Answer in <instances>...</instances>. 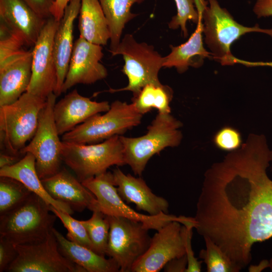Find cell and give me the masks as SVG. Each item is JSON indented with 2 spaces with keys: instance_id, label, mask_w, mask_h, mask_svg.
Masks as SVG:
<instances>
[{
  "instance_id": "21",
  "label": "cell",
  "mask_w": 272,
  "mask_h": 272,
  "mask_svg": "<svg viewBox=\"0 0 272 272\" xmlns=\"http://www.w3.org/2000/svg\"><path fill=\"white\" fill-rule=\"evenodd\" d=\"M81 0H71L65 9L64 15L59 22L53 40V55L57 74L56 96L61 93L74 45L73 29L75 19L79 14Z\"/></svg>"
},
{
  "instance_id": "3",
  "label": "cell",
  "mask_w": 272,
  "mask_h": 272,
  "mask_svg": "<svg viewBox=\"0 0 272 272\" xmlns=\"http://www.w3.org/2000/svg\"><path fill=\"white\" fill-rule=\"evenodd\" d=\"M182 123L170 113H159L141 137L120 135L125 164L135 175L141 176L149 160L167 147H174L181 142L182 135L179 129Z\"/></svg>"
},
{
  "instance_id": "42",
  "label": "cell",
  "mask_w": 272,
  "mask_h": 272,
  "mask_svg": "<svg viewBox=\"0 0 272 272\" xmlns=\"http://www.w3.org/2000/svg\"><path fill=\"white\" fill-rule=\"evenodd\" d=\"M240 63L247 66H269L272 67V61L269 62H251L246 60H241L236 57L234 58V64Z\"/></svg>"
},
{
  "instance_id": "6",
  "label": "cell",
  "mask_w": 272,
  "mask_h": 272,
  "mask_svg": "<svg viewBox=\"0 0 272 272\" xmlns=\"http://www.w3.org/2000/svg\"><path fill=\"white\" fill-rule=\"evenodd\" d=\"M202 8L203 32L205 41L212 51L213 58L222 65L234 64L233 56L230 51L231 44L241 36L249 32H260L272 37V29L244 26L236 22L230 13L222 8L217 0H207Z\"/></svg>"
},
{
  "instance_id": "19",
  "label": "cell",
  "mask_w": 272,
  "mask_h": 272,
  "mask_svg": "<svg viewBox=\"0 0 272 272\" xmlns=\"http://www.w3.org/2000/svg\"><path fill=\"white\" fill-rule=\"evenodd\" d=\"M41 181L54 199L67 205L73 211L81 212L85 209L92 212L96 210L97 200L95 195L65 168Z\"/></svg>"
},
{
  "instance_id": "4",
  "label": "cell",
  "mask_w": 272,
  "mask_h": 272,
  "mask_svg": "<svg viewBox=\"0 0 272 272\" xmlns=\"http://www.w3.org/2000/svg\"><path fill=\"white\" fill-rule=\"evenodd\" d=\"M46 99L26 91L14 103L0 106L1 144L7 153L19 156L32 139Z\"/></svg>"
},
{
  "instance_id": "11",
  "label": "cell",
  "mask_w": 272,
  "mask_h": 272,
  "mask_svg": "<svg viewBox=\"0 0 272 272\" xmlns=\"http://www.w3.org/2000/svg\"><path fill=\"white\" fill-rule=\"evenodd\" d=\"M107 217L110 229L106 255L116 262L120 272L131 271L134 263L150 245L152 238L149 230L138 221L120 217Z\"/></svg>"
},
{
  "instance_id": "34",
  "label": "cell",
  "mask_w": 272,
  "mask_h": 272,
  "mask_svg": "<svg viewBox=\"0 0 272 272\" xmlns=\"http://www.w3.org/2000/svg\"><path fill=\"white\" fill-rule=\"evenodd\" d=\"M23 42L0 23V62L23 49Z\"/></svg>"
},
{
  "instance_id": "14",
  "label": "cell",
  "mask_w": 272,
  "mask_h": 272,
  "mask_svg": "<svg viewBox=\"0 0 272 272\" xmlns=\"http://www.w3.org/2000/svg\"><path fill=\"white\" fill-rule=\"evenodd\" d=\"M185 255L182 224L171 221L157 231L148 249L134 263L131 272H158L170 260Z\"/></svg>"
},
{
  "instance_id": "17",
  "label": "cell",
  "mask_w": 272,
  "mask_h": 272,
  "mask_svg": "<svg viewBox=\"0 0 272 272\" xmlns=\"http://www.w3.org/2000/svg\"><path fill=\"white\" fill-rule=\"evenodd\" d=\"M47 20L23 0H0L1 23L25 46H34Z\"/></svg>"
},
{
  "instance_id": "31",
  "label": "cell",
  "mask_w": 272,
  "mask_h": 272,
  "mask_svg": "<svg viewBox=\"0 0 272 272\" xmlns=\"http://www.w3.org/2000/svg\"><path fill=\"white\" fill-rule=\"evenodd\" d=\"M50 211L61 221L67 230L66 238L79 245L94 251L87 230L81 221L73 218L71 214L50 206Z\"/></svg>"
},
{
  "instance_id": "7",
  "label": "cell",
  "mask_w": 272,
  "mask_h": 272,
  "mask_svg": "<svg viewBox=\"0 0 272 272\" xmlns=\"http://www.w3.org/2000/svg\"><path fill=\"white\" fill-rule=\"evenodd\" d=\"M142 116L132 103L116 100L103 115L97 114L63 134L61 141L79 144L100 143L139 125Z\"/></svg>"
},
{
  "instance_id": "12",
  "label": "cell",
  "mask_w": 272,
  "mask_h": 272,
  "mask_svg": "<svg viewBox=\"0 0 272 272\" xmlns=\"http://www.w3.org/2000/svg\"><path fill=\"white\" fill-rule=\"evenodd\" d=\"M15 246L18 255L7 271L87 272L61 253L53 230L39 242Z\"/></svg>"
},
{
  "instance_id": "9",
  "label": "cell",
  "mask_w": 272,
  "mask_h": 272,
  "mask_svg": "<svg viewBox=\"0 0 272 272\" xmlns=\"http://www.w3.org/2000/svg\"><path fill=\"white\" fill-rule=\"evenodd\" d=\"M112 55H121L124 60L122 72L127 76L128 85L113 92L129 91L133 96L146 85L160 83L158 73L165 58L146 43H139L131 34H126Z\"/></svg>"
},
{
  "instance_id": "44",
  "label": "cell",
  "mask_w": 272,
  "mask_h": 272,
  "mask_svg": "<svg viewBox=\"0 0 272 272\" xmlns=\"http://www.w3.org/2000/svg\"><path fill=\"white\" fill-rule=\"evenodd\" d=\"M270 163L272 166V150H270Z\"/></svg>"
},
{
  "instance_id": "32",
  "label": "cell",
  "mask_w": 272,
  "mask_h": 272,
  "mask_svg": "<svg viewBox=\"0 0 272 272\" xmlns=\"http://www.w3.org/2000/svg\"><path fill=\"white\" fill-rule=\"evenodd\" d=\"M177 7V13L169 24V28L177 29L180 27L185 37L187 35L186 23L188 20L197 23L198 13L194 8V0H174Z\"/></svg>"
},
{
  "instance_id": "22",
  "label": "cell",
  "mask_w": 272,
  "mask_h": 272,
  "mask_svg": "<svg viewBox=\"0 0 272 272\" xmlns=\"http://www.w3.org/2000/svg\"><path fill=\"white\" fill-rule=\"evenodd\" d=\"M0 176L14 178L49 205L71 215L74 213L69 206L54 199L45 190L36 170L35 158L30 153H26L16 164L0 168Z\"/></svg>"
},
{
  "instance_id": "25",
  "label": "cell",
  "mask_w": 272,
  "mask_h": 272,
  "mask_svg": "<svg viewBox=\"0 0 272 272\" xmlns=\"http://www.w3.org/2000/svg\"><path fill=\"white\" fill-rule=\"evenodd\" d=\"M78 29L79 36L88 41L101 46L107 44L110 32L99 0H81Z\"/></svg>"
},
{
  "instance_id": "18",
  "label": "cell",
  "mask_w": 272,
  "mask_h": 272,
  "mask_svg": "<svg viewBox=\"0 0 272 272\" xmlns=\"http://www.w3.org/2000/svg\"><path fill=\"white\" fill-rule=\"evenodd\" d=\"M108 101L96 102L80 95L74 89L58 102L53 108V117L59 135H63L91 117L107 111Z\"/></svg>"
},
{
  "instance_id": "37",
  "label": "cell",
  "mask_w": 272,
  "mask_h": 272,
  "mask_svg": "<svg viewBox=\"0 0 272 272\" xmlns=\"http://www.w3.org/2000/svg\"><path fill=\"white\" fill-rule=\"evenodd\" d=\"M36 13L45 19L52 17L51 10L55 0H23Z\"/></svg>"
},
{
  "instance_id": "30",
  "label": "cell",
  "mask_w": 272,
  "mask_h": 272,
  "mask_svg": "<svg viewBox=\"0 0 272 272\" xmlns=\"http://www.w3.org/2000/svg\"><path fill=\"white\" fill-rule=\"evenodd\" d=\"M206 249L200 251L208 272H238L240 270L221 248L208 237H203Z\"/></svg>"
},
{
  "instance_id": "5",
  "label": "cell",
  "mask_w": 272,
  "mask_h": 272,
  "mask_svg": "<svg viewBox=\"0 0 272 272\" xmlns=\"http://www.w3.org/2000/svg\"><path fill=\"white\" fill-rule=\"evenodd\" d=\"M61 156L62 161L81 182L107 172L112 166L126 165L119 135L96 144L62 141Z\"/></svg>"
},
{
  "instance_id": "1",
  "label": "cell",
  "mask_w": 272,
  "mask_h": 272,
  "mask_svg": "<svg viewBox=\"0 0 272 272\" xmlns=\"http://www.w3.org/2000/svg\"><path fill=\"white\" fill-rule=\"evenodd\" d=\"M270 163L265 137L251 134L205 174L194 228L217 244L240 270L250 262L253 245L272 237Z\"/></svg>"
},
{
  "instance_id": "38",
  "label": "cell",
  "mask_w": 272,
  "mask_h": 272,
  "mask_svg": "<svg viewBox=\"0 0 272 272\" xmlns=\"http://www.w3.org/2000/svg\"><path fill=\"white\" fill-rule=\"evenodd\" d=\"M187 260L186 255L168 261L163 267L166 272H186Z\"/></svg>"
},
{
  "instance_id": "20",
  "label": "cell",
  "mask_w": 272,
  "mask_h": 272,
  "mask_svg": "<svg viewBox=\"0 0 272 272\" xmlns=\"http://www.w3.org/2000/svg\"><path fill=\"white\" fill-rule=\"evenodd\" d=\"M112 176L118 193L125 202L135 204L138 210L150 215L168 214V201L154 194L142 178L125 174L118 168L113 170Z\"/></svg>"
},
{
  "instance_id": "15",
  "label": "cell",
  "mask_w": 272,
  "mask_h": 272,
  "mask_svg": "<svg viewBox=\"0 0 272 272\" xmlns=\"http://www.w3.org/2000/svg\"><path fill=\"white\" fill-rule=\"evenodd\" d=\"M103 56L101 45L79 36L74 43L61 92L77 84H92L105 78L107 70L100 62Z\"/></svg>"
},
{
  "instance_id": "16",
  "label": "cell",
  "mask_w": 272,
  "mask_h": 272,
  "mask_svg": "<svg viewBox=\"0 0 272 272\" xmlns=\"http://www.w3.org/2000/svg\"><path fill=\"white\" fill-rule=\"evenodd\" d=\"M32 63V51L24 49L0 62V106L14 103L27 91Z\"/></svg>"
},
{
  "instance_id": "24",
  "label": "cell",
  "mask_w": 272,
  "mask_h": 272,
  "mask_svg": "<svg viewBox=\"0 0 272 272\" xmlns=\"http://www.w3.org/2000/svg\"><path fill=\"white\" fill-rule=\"evenodd\" d=\"M52 230L61 253L87 272L120 271L119 266L112 258H106L86 247L69 240L54 228Z\"/></svg>"
},
{
  "instance_id": "10",
  "label": "cell",
  "mask_w": 272,
  "mask_h": 272,
  "mask_svg": "<svg viewBox=\"0 0 272 272\" xmlns=\"http://www.w3.org/2000/svg\"><path fill=\"white\" fill-rule=\"evenodd\" d=\"M56 96L54 93L47 97L46 103L39 113L36 132L21 154L31 153L35 158L36 168L41 179L58 172L62 161V141L53 117V108Z\"/></svg>"
},
{
  "instance_id": "28",
  "label": "cell",
  "mask_w": 272,
  "mask_h": 272,
  "mask_svg": "<svg viewBox=\"0 0 272 272\" xmlns=\"http://www.w3.org/2000/svg\"><path fill=\"white\" fill-rule=\"evenodd\" d=\"M81 221L87 230L94 251L102 256L106 255L110 229L107 216L99 211H94L89 219Z\"/></svg>"
},
{
  "instance_id": "35",
  "label": "cell",
  "mask_w": 272,
  "mask_h": 272,
  "mask_svg": "<svg viewBox=\"0 0 272 272\" xmlns=\"http://www.w3.org/2000/svg\"><path fill=\"white\" fill-rule=\"evenodd\" d=\"M194 227V223H188L185 225H182V234L185 244V255L187 260L186 272H199L201 271V261H198L194 256L191 246L192 229Z\"/></svg>"
},
{
  "instance_id": "13",
  "label": "cell",
  "mask_w": 272,
  "mask_h": 272,
  "mask_svg": "<svg viewBox=\"0 0 272 272\" xmlns=\"http://www.w3.org/2000/svg\"><path fill=\"white\" fill-rule=\"evenodd\" d=\"M58 21L48 18L32 50V76L27 92L46 98L54 93L57 74L53 55V40Z\"/></svg>"
},
{
  "instance_id": "39",
  "label": "cell",
  "mask_w": 272,
  "mask_h": 272,
  "mask_svg": "<svg viewBox=\"0 0 272 272\" xmlns=\"http://www.w3.org/2000/svg\"><path fill=\"white\" fill-rule=\"evenodd\" d=\"M253 12L258 18L272 16V0H257Z\"/></svg>"
},
{
  "instance_id": "29",
  "label": "cell",
  "mask_w": 272,
  "mask_h": 272,
  "mask_svg": "<svg viewBox=\"0 0 272 272\" xmlns=\"http://www.w3.org/2000/svg\"><path fill=\"white\" fill-rule=\"evenodd\" d=\"M32 192L21 182L0 176V215L16 207Z\"/></svg>"
},
{
  "instance_id": "2",
  "label": "cell",
  "mask_w": 272,
  "mask_h": 272,
  "mask_svg": "<svg viewBox=\"0 0 272 272\" xmlns=\"http://www.w3.org/2000/svg\"><path fill=\"white\" fill-rule=\"evenodd\" d=\"M50 206L34 193L13 209L0 215V236L15 245L45 239L52 231L56 216Z\"/></svg>"
},
{
  "instance_id": "23",
  "label": "cell",
  "mask_w": 272,
  "mask_h": 272,
  "mask_svg": "<svg viewBox=\"0 0 272 272\" xmlns=\"http://www.w3.org/2000/svg\"><path fill=\"white\" fill-rule=\"evenodd\" d=\"M203 3H202L196 4L199 17L195 31L186 42L177 46H171V51L167 56L164 57L163 66L175 67L178 72L183 73L186 71L190 65H197L194 58H197L202 61L203 58L210 57V55H212V53L207 51L203 45Z\"/></svg>"
},
{
  "instance_id": "27",
  "label": "cell",
  "mask_w": 272,
  "mask_h": 272,
  "mask_svg": "<svg viewBox=\"0 0 272 272\" xmlns=\"http://www.w3.org/2000/svg\"><path fill=\"white\" fill-rule=\"evenodd\" d=\"M172 98V91L170 87L161 83H150L145 85L133 97L132 103L143 115L153 108L157 109L160 113H170Z\"/></svg>"
},
{
  "instance_id": "33",
  "label": "cell",
  "mask_w": 272,
  "mask_h": 272,
  "mask_svg": "<svg viewBox=\"0 0 272 272\" xmlns=\"http://www.w3.org/2000/svg\"><path fill=\"white\" fill-rule=\"evenodd\" d=\"M213 142L218 149L228 152H233L242 146L240 133L235 128L225 126L215 134Z\"/></svg>"
},
{
  "instance_id": "36",
  "label": "cell",
  "mask_w": 272,
  "mask_h": 272,
  "mask_svg": "<svg viewBox=\"0 0 272 272\" xmlns=\"http://www.w3.org/2000/svg\"><path fill=\"white\" fill-rule=\"evenodd\" d=\"M17 255L18 251L15 245L0 236V272L7 271Z\"/></svg>"
},
{
  "instance_id": "41",
  "label": "cell",
  "mask_w": 272,
  "mask_h": 272,
  "mask_svg": "<svg viewBox=\"0 0 272 272\" xmlns=\"http://www.w3.org/2000/svg\"><path fill=\"white\" fill-rule=\"evenodd\" d=\"M21 159L18 155L2 153L0 155V168L12 166L18 162Z\"/></svg>"
},
{
  "instance_id": "26",
  "label": "cell",
  "mask_w": 272,
  "mask_h": 272,
  "mask_svg": "<svg viewBox=\"0 0 272 272\" xmlns=\"http://www.w3.org/2000/svg\"><path fill=\"white\" fill-rule=\"evenodd\" d=\"M144 1L99 0L110 32V52L114 50L120 43L125 24L136 16L130 12L131 6L134 3H140Z\"/></svg>"
},
{
  "instance_id": "40",
  "label": "cell",
  "mask_w": 272,
  "mask_h": 272,
  "mask_svg": "<svg viewBox=\"0 0 272 272\" xmlns=\"http://www.w3.org/2000/svg\"><path fill=\"white\" fill-rule=\"evenodd\" d=\"M71 0H55L51 10L52 16L59 22L62 19L65 8Z\"/></svg>"
},
{
  "instance_id": "43",
  "label": "cell",
  "mask_w": 272,
  "mask_h": 272,
  "mask_svg": "<svg viewBox=\"0 0 272 272\" xmlns=\"http://www.w3.org/2000/svg\"><path fill=\"white\" fill-rule=\"evenodd\" d=\"M268 267L270 268L271 271H272V258L269 261Z\"/></svg>"
},
{
  "instance_id": "8",
  "label": "cell",
  "mask_w": 272,
  "mask_h": 272,
  "mask_svg": "<svg viewBox=\"0 0 272 272\" xmlns=\"http://www.w3.org/2000/svg\"><path fill=\"white\" fill-rule=\"evenodd\" d=\"M96 197L97 209L105 215L120 217L140 222L149 230H158L170 222L176 221L182 225L193 221V217H177L162 213L152 216L141 214L133 210L120 197L113 181L112 173L106 172L82 182Z\"/></svg>"
}]
</instances>
